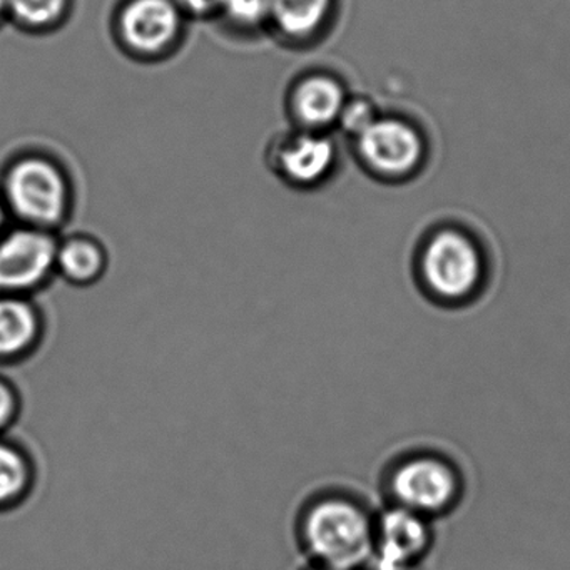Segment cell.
I'll use <instances>...</instances> for the list:
<instances>
[{
  "mask_svg": "<svg viewBox=\"0 0 570 570\" xmlns=\"http://www.w3.org/2000/svg\"><path fill=\"white\" fill-rule=\"evenodd\" d=\"M58 243L45 229L9 228L0 238V295L35 298L42 292L56 276Z\"/></svg>",
  "mask_w": 570,
  "mask_h": 570,
  "instance_id": "5",
  "label": "cell"
},
{
  "mask_svg": "<svg viewBox=\"0 0 570 570\" xmlns=\"http://www.w3.org/2000/svg\"><path fill=\"white\" fill-rule=\"evenodd\" d=\"M46 315L35 298L0 295V365L31 358L45 342Z\"/></svg>",
  "mask_w": 570,
  "mask_h": 570,
  "instance_id": "9",
  "label": "cell"
},
{
  "mask_svg": "<svg viewBox=\"0 0 570 570\" xmlns=\"http://www.w3.org/2000/svg\"><path fill=\"white\" fill-rule=\"evenodd\" d=\"M175 4L185 16L209 18V16L219 14L222 0H175Z\"/></svg>",
  "mask_w": 570,
  "mask_h": 570,
  "instance_id": "19",
  "label": "cell"
},
{
  "mask_svg": "<svg viewBox=\"0 0 570 570\" xmlns=\"http://www.w3.org/2000/svg\"><path fill=\"white\" fill-rule=\"evenodd\" d=\"M375 112H373L368 102L353 101L346 102L338 121L348 135H355L358 138L363 131H366L375 122Z\"/></svg>",
  "mask_w": 570,
  "mask_h": 570,
  "instance_id": "18",
  "label": "cell"
},
{
  "mask_svg": "<svg viewBox=\"0 0 570 570\" xmlns=\"http://www.w3.org/2000/svg\"><path fill=\"white\" fill-rule=\"evenodd\" d=\"M35 456L14 440L0 436V512L18 509L35 492Z\"/></svg>",
  "mask_w": 570,
  "mask_h": 570,
  "instance_id": "13",
  "label": "cell"
},
{
  "mask_svg": "<svg viewBox=\"0 0 570 570\" xmlns=\"http://www.w3.org/2000/svg\"><path fill=\"white\" fill-rule=\"evenodd\" d=\"M345 105V91L340 82L323 75L303 78L292 95L293 115L308 131L338 121Z\"/></svg>",
  "mask_w": 570,
  "mask_h": 570,
  "instance_id": "12",
  "label": "cell"
},
{
  "mask_svg": "<svg viewBox=\"0 0 570 570\" xmlns=\"http://www.w3.org/2000/svg\"><path fill=\"white\" fill-rule=\"evenodd\" d=\"M385 505L435 520L449 515L465 495L459 463L435 449H412L393 456L380 479Z\"/></svg>",
  "mask_w": 570,
  "mask_h": 570,
  "instance_id": "3",
  "label": "cell"
},
{
  "mask_svg": "<svg viewBox=\"0 0 570 570\" xmlns=\"http://www.w3.org/2000/svg\"><path fill=\"white\" fill-rule=\"evenodd\" d=\"M332 0H272L269 24L288 41L312 38L328 18Z\"/></svg>",
  "mask_w": 570,
  "mask_h": 570,
  "instance_id": "14",
  "label": "cell"
},
{
  "mask_svg": "<svg viewBox=\"0 0 570 570\" xmlns=\"http://www.w3.org/2000/svg\"><path fill=\"white\" fill-rule=\"evenodd\" d=\"M272 0H222L219 16L238 29H258L269 22Z\"/></svg>",
  "mask_w": 570,
  "mask_h": 570,
  "instance_id": "16",
  "label": "cell"
},
{
  "mask_svg": "<svg viewBox=\"0 0 570 570\" xmlns=\"http://www.w3.org/2000/svg\"><path fill=\"white\" fill-rule=\"evenodd\" d=\"M416 288L440 308H466L490 286V262L476 239L443 228L420 243L413 259Z\"/></svg>",
  "mask_w": 570,
  "mask_h": 570,
  "instance_id": "2",
  "label": "cell"
},
{
  "mask_svg": "<svg viewBox=\"0 0 570 570\" xmlns=\"http://www.w3.org/2000/svg\"><path fill=\"white\" fill-rule=\"evenodd\" d=\"M0 196L9 215L22 226L56 233L71 215L72 193L61 166L45 156H22L11 163Z\"/></svg>",
  "mask_w": 570,
  "mask_h": 570,
  "instance_id": "4",
  "label": "cell"
},
{
  "mask_svg": "<svg viewBox=\"0 0 570 570\" xmlns=\"http://www.w3.org/2000/svg\"><path fill=\"white\" fill-rule=\"evenodd\" d=\"M183 18L175 0H128L119 12V38L131 55L156 58L176 45Z\"/></svg>",
  "mask_w": 570,
  "mask_h": 570,
  "instance_id": "7",
  "label": "cell"
},
{
  "mask_svg": "<svg viewBox=\"0 0 570 570\" xmlns=\"http://www.w3.org/2000/svg\"><path fill=\"white\" fill-rule=\"evenodd\" d=\"M6 8H8V0H0V21L6 19Z\"/></svg>",
  "mask_w": 570,
  "mask_h": 570,
  "instance_id": "21",
  "label": "cell"
},
{
  "mask_svg": "<svg viewBox=\"0 0 570 570\" xmlns=\"http://www.w3.org/2000/svg\"><path fill=\"white\" fill-rule=\"evenodd\" d=\"M335 156L332 139L316 131L296 132L276 146L275 168L289 185L308 188L330 175Z\"/></svg>",
  "mask_w": 570,
  "mask_h": 570,
  "instance_id": "10",
  "label": "cell"
},
{
  "mask_svg": "<svg viewBox=\"0 0 570 570\" xmlns=\"http://www.w3.org/2000/svg\"><path fill=\"white\" fill-rule=\"evenodd\" d=\"M109 269V253L95 236L72 235L59 238L56 276L76 288L98 285Z\"/></svg>",
  "mask_w": 570,
  "mask_h": 570,
  "instance_id": "11",
  "label": "cell"
},
{
  "mask_svg": "<svg viewBox=\"0 0 570 570\" xmlns=\"http://www.w3.org/2000/svg\"><path fill=\"white\" fill-rule=\"evenodd\" d=\"M71 0H8L6 18L26 31H49L68 16Z\"/></svg>",
  "mask_w": 570,
  "mask_h": 570,
  "instance_id": "15",
  "label": "cell"
},
{
  "mask_svg": "<svg viewBox=\"0 0 570 570\" xmlns=\"http://www.w3.org/2000/svg\"><path fill=\"white\" fill-rule=\"evenodd\" d=\"M360 155L370 168L383 175H405L422 158V139L415 129L395 119H375L358 136Z\"/></svg>",
  "mask_w": 570,
  "mask_h": 570,
  "instance_id": "8",
  "label": "cell"
},
{
  "mask_svg": "<svg viewBox=\"0 0 570 570\" xmlns=\"http://www.w3.org/2000/svg\"><path fill=\"white\" fill-rule=\"evenodd\" d=\"M306 570H336V569H330V567L313 566V563H309V567Z\"/></svg>",
  "mask_w": 570,
  "mask_h": 570,
  "instance_id": "22",
  "label": "cell"
},
{
  "mask_svg": "<svg viewBox=\"0 0 570 570\" xmlns=\"http://www.w3.org/2000/svg\"><path fill=\"white\" fill-rule=\"evenodd\" d=\"M9 216L11 215H9L8 206H6L4 199L0 196V238L9 229Z\"/></svg>",
  "mask_w": 570,
  "mask_h": 570,
  "instance_id": "20",
  "label": "cell"
},
{
  "mask_svg": "<svg viewBox=\"0 0 570 570\" xmlns=\"http://www.w3.org/2000/svg\"><path fill=\"white\" fill-rule=\"evenodd\" d=\"M375 515L358 493L345 489L316 492L296 515L299 549L313 566L358 570L372 560Z\"/></svg>",
  "mask_w": 570,
  "mask_h": 570,
  "instance_id": "1",
  "label": "cell"
},
{
  "mask_svg": "<svg viewBox=\"0 0 570 570\" xmlns=\"http://www.w3.org/2000/svg\"><path fill=\"white\" fill-rule=\"evenodd\" d=\"M435 543L433 520L395 505L375 515L372 560L376 570H412Z\"/></svg>",
  "mask_w": 570,
  "mask_h": 570,
  "instance_id": "6",
  "label": "cell"
},
{
  "mask_svg": "<svg viewBox=\"0 0 570 570\" xmlns=\"http://www.w3.org/2000/svg\"><path fill=\"white\" fill-rule=\"evenodd\" d=\"M21 413V392L11 380L0 376V436H6V433L18 423Z\"/></svg>",
  "mask_w": 570,
  "mask_h": 570,
  "instance_id": "17",
  "label": "cell"
}]
</instances>
